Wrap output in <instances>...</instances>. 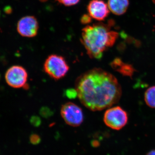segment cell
Segmentation results:
<instances>
[{
  "mask_svg": "<svg viewBox=\"0 0 155 155\" xmlns=\"http://www.w3.org/2000/svg\"><path fill=\"white\" fill-rule=\"evenodd\" d=\"M28 75L24 67L20 66H13L6 72L5 80L9 86L15 88L28 89Z\"/></svg>",
  "mask_w": 155,
  "mask_h": 155,
  "instance_id": "5b68a950",
  "label": "cell"
},
{
  "mask_svg": "<svg viewBox=\"0 0 155 155\" xmlns=\"http://www.w3.org/2000/svg\"><path fill=\"white\" fill-rule=\"evenodd\" d=\"M92 18L89 14H84L81 18L80 21L82 24L87 25L91 22Z\"/></svg>",
  "mask_w": 155,
  "mask_h": 155,
  "instance_id": "5bb4252c",
  "label": "cell"
},
{
  "mask_svg": "<svg viewBox=\"0 0 155 155\" xmlns=\"http://www.w3.org/2000/svg\"><path fill=\"white\" fill-rule=\"evenodd\" d=\"M29 140H30L31 143L33 145L38 144L41 141V139L39 136L35 134H31Z\"/></svg>",
  "mask_w": 155,
  "mask_h": 155,
  "instance_id": "4fadbf2b",
  "label": "cell"
},
{
  "mask_svg": "<svg viewBox=\"0 0 155 155\" xmlns=\"http://www.w3.org/2000/svg\"><path fill=\"white\" fill-rule=\"evenodd\" d=\"M146 155H155V150H152L148 153Z\"/></svg>",
  "mask_w": 155,
  "mask_h": 155,
  "instance_id": "d6986e66",
  "label": "cell"
},
{
  "mask_svg": "<svg viewBox=\"0 0 155 155\" xmlns=\"http://www.w3.org/2000/svg\"><path fill=\"white\" fill-rule=\"evenodd\" d=\"M153 1L155 3V0H153Z\"/></svg>",
  "mask_w": 155,
  "mask_h": 155,
  "instance_id": "44dd1931",
  "label": "cell"
},
{
  "mask_svg": "<svg viewBox=\"0 0 155 155\" xmlns=\"http://www.w3.org/2000/svg\"><path fill=\"white\" fill-rule=\"evenodd\" d=\"M118 33L107 24L97 23L82 29L81 41L91 59H100L105 51L114 45Z\"/></svg>",
  "mask_w": 155,
  "mask_h": 155,
  "instance_id": "7a4b0ae2",
  "label": "cell"
},
{
  "mask_svg": "<svg viewBox=\"0 0 155 155\" xmlns=\"http://www.w3.org/2000/svg\"><path fill=\"white\" fill-rule=\"evenodd\" d=\"M56 1L64 6L70 7V6L77 5L79 2L80 0H56Z\"/></svg>",
  "mask_w": 155,
  "mask_h": 155,
  "instance_id": "7c38bea8",
  "label": "cell"
},
{
  "mask_svg": "<svg viewBox=\"0 0 155 155\" xmlns=\"http://www.w3.org/2000/svg\"><path fill=\"white\" fill-rule=\"evenodd\" d=\"M128 116L127 113L120 107L108 109L104 115V121L108 127L119 130L127 124Z\"/></svg>",
  "mask_w": 155,
  "mask_h": 155,
  "instance_id": "277c9868",
  "label": "cell"
},
{
  "mask_svg": "<svg viewBox=\"0 0 155 155\" xmlns=\"http://www.w3.org/2000/svg\"><path fill=\"white\" fill-rule=\"evenodd\" d=\"M144 99L149 107L155 108V86L151 87L146 91Z\"/></svg>",
  "mask_w": 155,
  "mask_h": 155,
  "instance_id": "8fae6325",
  "label": "cell"
},
{
  "mask_svg": "<svg viewBox=\"0 0 155 155\" xmlns=\"http://www.w3.org/2000/svg\"><path fill=\"white\" fill-rule=\"evenodd\" d=\"M4 11L6 14H10L12 13L13 10L12 8L10 6H6L4 8Z\"/></svg>",
  "mask_w": 155,
  "mask_h": 155,
  "instance_id": "e0dca14e",
  "label": "cell"
},
{
  "mask_svg": "<svg viewBox=\"0 0 155 155\" xmlns=\"http://www.w3.org/2000/svg\"><path fill=\"white\" fill-rule=\"evenodd\" d=\"M30 121L31 124L35 127L39 126L41 123L40 119L37 116H33V117H31Z\"/></svg>",
  "mask_w": 155,
  "mask_h": 155,
  "instance_id": "2e32d148",
  "label": "cell"
},
{
  "mask_svg": "<svg viewBox=\"0 0 155 155\" xmlns=\"http://www.w3.org/2000/svg\"><path fill=\"white\" fill-rule=\"evenodd\" d=\"M43 69L50 77L59 80L66 76L69 67L64 57L55 54L50 55L46 59Z\"/></svg>",
  "mask_w": 155,
  "mask_h": 155,
  "instance_id": "3957f363",
  "label": "cell"
},
{
  "mask_svg": "<svg viewBox=\"0 0 155 155\" xmlns=\"http://www.w3.org/2000/svg\"><path fill=\"white\" fill-rule=\"evenodd\" d=\"M111 67L122 75L131 77L134 72L132 66L125 64L119 58H116L111 63Z\"/></svg>",
  "mask_w": 155,
  "mask_h": 155,
  "instance_id": "9c48e42d",
  "label": "cell"
},
{
  "mask_svg": "<svg viewBox=\"0 0 155 155\" xmlns=\"http://www.w3.org/2000/svg\"><path fill=\"white\" fill-rule=\"evenodd\" d=\"M129 4L128 0H108V6L113 14L121 15L127 11Z\"/></svg>",
  "mask_w": 155,
  "mask_h": 155,
  "instance_id": "30bf717a",
  "label": "cell"
},
{
  "mask_svg": "<svg viewBox=\"0 0 155 155\" xmlns=\"http://www.w3.org/2000/svg\"><path fill=\"white\" fill-rule=\"evenodd\" d=\"M88 14L93 19L102 21L108 17L110 9L102 0H91L87 6Z\"/></svg>",
  "mask_w": 155,
  "mask_h": 155,
  "instance_id": "ba28073f",
  "label": "cell"
},
{
  "mask_svg": "<svg viewBox=\"0 0 155 155\" xmlns=\"http://www.w3.org/2000/svg\"><path fill=\"white\" fill-rule=\"evenodd\" d=\"M78 97L84 107L101 111L118 102L122 89L114 75L100 68L89 70L80 75L75 83Z\"/></svg>",
  "mask_w": 155,
  "mask_h": 155,
  "instance_id": "6da1fadb",
  "label": "cell"
},
{
  "mask_svg": "<svg viewBox=\"0 0 155 155\" xmlns=\"http://www.w3.org/2000/svg\"><path fill=\"white\" fill-rule=\"evenodd\" d=\"M38 29V22L34 16L22 17L17 23V31L20 35L24 37H34L37 35Z\"/></svg>",
  "mask_w": 155,
  "mask_h": 155,
  "instance_id": "52a82bcc",
  "label": "cell"
},
{
  "mask_svg": "<svg viewBox=\"0 0 155 155\" xmlns=\"http://www.w3.org/2000/svg\"><path fill=\"white\" fill-rule=\"evenodd\" d=\"M99 143L98 141L96 140H93V141L91 142V145L94 147H97L99 145Z\"/></svg>",
  "mask_w": 155,
  "mask_h": 155,
  "instance_id": "ac0fdd59",
  "label": "cell"
},
{
  "mask_svg": "<svg viewBox=\"0 0 155 155\" xmlns=\"http://www.w3.org/2000/svg\"><path fill=\"white\" fill-rule=\"evenodd\" d=\"M61 114L67 124L73 127H77L82 124L84 114L82 109L74 103L67 102L62 105Z\"/></svg>",
  "mask_w": 155,
  "mask_h": 155,
  "instance_id": "8992f818",
  "label": "cell"
},
{
  "mask_svg": "<svg viewBox=\"0 0 155 155\" xmlns=\"http://www.w3.org/2000/svg\"><path fill=\"white\" fill-rule=\"evenodd\" d=\"M66 96L70 99H74L78 97L77 92L75 89H69L66 92Z\"/></svg>",
  "mask_w": 155,
  "mask_h": 155,
  "instance_id": "9a60e30c",
  "label": "cell"
},
{
  "mask_svg": "<svg viewBox=\"0 0 155 155\" xmlns=\"http://www.w3.org/2000/svg\"><path fill=\"white\" fill-rule=\"evenodd\" d=\"M40 1L41 2H46V1H47V0H40Z\"/></svg>",
  "mask_w": 155,
  "mask_h": 155,
  "instance_id": "ffe728a7",
  "label": "cell"
}]
</instances>
